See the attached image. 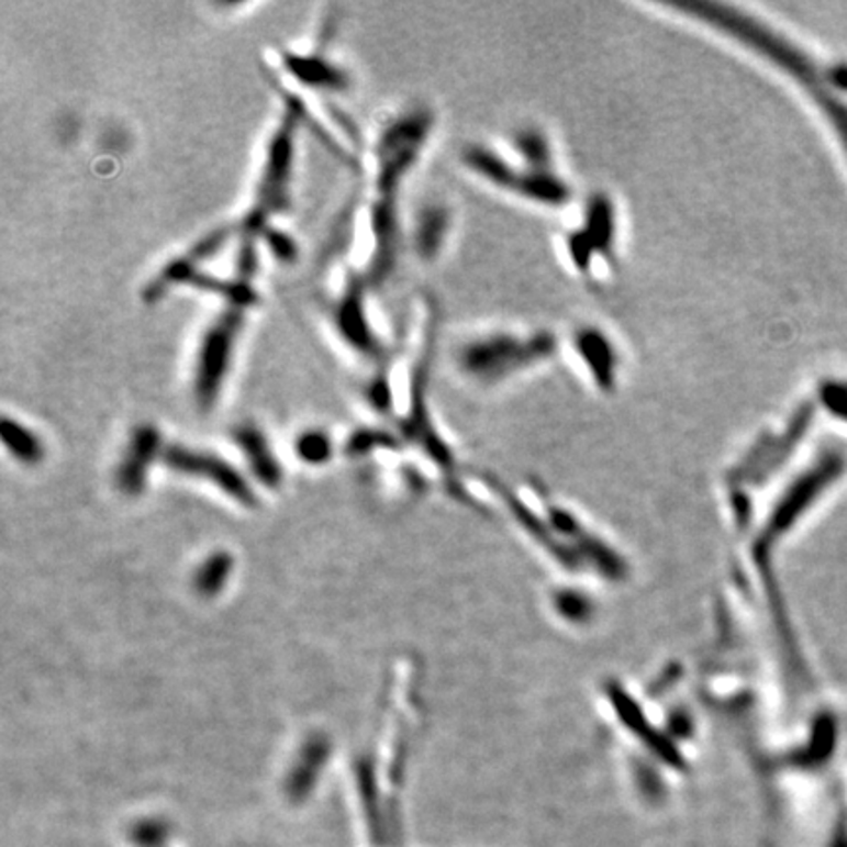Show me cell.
Here are the masks:
<instances>
[{
  "label": "cell",
  "mask_w": 847,
  "mask_h": 847,
  "mask_svg": "<svg viewBox=\"0 0 847 847\" xmlns=\"http://www.w3.org/2000/svg\"><path fill=\"white\" fill-rule=\"evenodd\" d=\"M299 101L287 102L281 119L265 144L264 159L259 165L254 197L244 216L237 220V236H254L274 224V219L291 209L292 181L297 165V134L302 126Z\"/></svg>",
  "instance_id": "6da1fadb"
},
{
  "label": "cell",
  "mask_w": 847,
  "mask_h": 847,
  "mask_svg": "<svg viewBox=\"0 0 847 847\" xmlns=\"http://www.w3.org/2000/svg\"><path fill=\"white\" fill-rule=\"evenodd\" d=\"M257 302L259 297L222 301L202 328L192 354V391L201 406H212L229 381L249 312H254Z\"/></svg>",
  "instance_id": "7a4b0ae2"
},
{
  "label": "cell",
  "mask_w": 847,
  "mask_h": 847,
  "mask_svg": "<svg viewBox=\"0 0 847 847\" xmlns=\"http://www.w3.org/2000/svg\"><path fill=\"white\" fill-rule=\"evenodd\" d=\"M434 116L428 109L416 107L401 112L385 124L375 140L371 199L399 202L402 182L409 179L420 155L428 144Z\"/></svg>",
  "instance_id": "3957f363"
},
{
  "label": "cell",
  "mask_w": 847,
  "mask_h": 847,
  "mask_svg": "<svg viewBox=\"0 0 847 847\" xmlns=\"http://www.w3.org/2000/svg\"><path fill=\"white\" fill-rule=\"evenodd\" d=\"M742 44L756 49L757 54L766 55L774 65L783 67L784 71L793 75L796 81H801L812 97L818 101L826 116L832 120L834 129L838 132L842 144L847 149V107L839 101L834 92L826 87V74L818 65L811 62L806 55L799 52L793 44H789L783 37L777 36L773 30L751 22L742 34Z\"/></svg>",
  "instance_id": "277c9868"
},
{
  "label": "cell",
  "mask_w": 847,
  "mask_h": 847,
  "mask_svg": "<svg viewBox=\"0 0 847 847\" xmlns=\"http://www.w3.org/2000/svg\"><path fill=\"white\" fill-rule=\"evenodd\" d=\"M549 352H551V339L547 336L520 337L516 334H494V336L469 339L459 349L457 361L467 374L479 375L481 379H487V375L519 369L522 365L532 364L534 359H539Z\"/></svg>",
  "instance_id": "5b68a950"
},
{
  "label": "cell",
  "mask_w": 847,
  "mask_h": 847,
  "mask_svg": "<svg viewBox=\"0 0 847 847\" xmlns=\"http://www.w3.org/2000/svg\"><path fill=\"white\" fill-rule=\"evenodd\" d=\"M367 282L364 274H347L334 301L330 304V319L337 336L357 356L381 359L383 346L375 332L367 309Z\"/></svg>",
  "instance_id": "8992f818"
},
{
  "label": "cell",
  "mask_w": 847,
  "mask_h": 847,
  "mask_svg": "<svg viewBox=\"0 0 847 847\" xmlns=\"http://www.w3.org/2000/svg\"><path fill=\"white\" fill-rule=\"evenodd\" d=\"M287 75L310 91L342 92L349 87V75L322 52H282Z\"/></svg>",
  "instance_id": "52a82bcc"
},
{
  "label": "cell",
  "mask_w": 847,
  "mask_h": 847,
  "mask_svg": "<svg viewBox=\"0 0 847 847\" xmlns=\"http://www.w3.org/2000/svg\"><path fill=\"white\" fill-rule=\"evenodd\" d=\"M447 229H449V214L439 204H430L422 209L416 216L414 226V249L420 259H436L446 244Z\"/></svg>",
  "instance_id": "ba28073f"
},
{
  "label": "cell",
  "mask_w": 847,
  "mask_h": 847,
  "mask_svg": "<svg viewBox=\"0 0 847 847\" xmlns=\"http://www.w3.org/2000/svg\"><path fill=\"white\" fill-rule=\"evenodd\" d=\"M259 242H265L267 247H269V252H271L274 257H277L281 264H289V261H292V259L297 257V254H299L297 242H294L287 232H282L281 229H275L274 224L267 226V229L261 232Z\"/></svg>",
  "instance_id": "9c48e42d"
},
{
  "label": "cell",
  "mask_w": 847,
  "mask_h": 847,
  "mask_svg": "<svg viewBox=\"0 0 847 847\" xmlns=\"http://www.w3.org/2000/svg\"><path fill=\"white\" fill-rule=\"evenodd\" d=\"M136 846L137 847H165L161 834H157L155 829L142 828L136 832Z\"/></svg>",
  "instance_id": "30bf717a"
}]
</instances>
